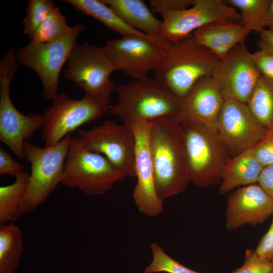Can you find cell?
Instances as JSON below:
<instances>
[{
	"instance_id": "cell-37",
	"label": "cell",
	"mask_w": 273,
	"mask_h": 273,
	"mask_svg": "<svg viewBox=\"0 0 273 273\" xmlns=\"http://www.w3.org/2000/svg\"><path fill=\"white\" fill-rule=\"evenodd\" d=\"M257 44L259 50L273 54V30L266 28L259 33Z\"/></svg>"
},
{
	"instance_id": "cell-20",
	"label": "cell",
	"mask_w": 273,
	"mask_h": 273,
	"mask_svg": "<svg viewBox=\"0 0 273 273\" xmlns=\"http://www.w3.org/2000/svg\"><path fill=\"white\" fill-rule=\"evenodd\" d=\"M102 1L130 27L147 35L160 38L159 33L162 21L154 16L143 1Z\"/></svg>"
},
{
	"instance_id": "cell-13",
	"label": "cell",
	"mask_w": 273,
	"mask_h": 273,
	"mask_svg": "<svg viewBox=\"0 0 273 273\" xmlns=\"http://www.w3.org/2000/svg\"><path fill=\"white\" fill-rule=\"evenodd\" d=\"M169 43L158 38L130 35L108 40L105 47L118 70L139 80L153 71Z\"/></svg>"
},
{
	"instance_id": "cell-26",
	"label": "cell",
	"mask_w": 273,
	"mask_h": 273,
	"mask_svg": "<svg viewBox=\"0 0 273 273\" xmlns=\"http://www.w3.org/2000/svg\"><path fill=\"white\" fill-rule=\"evenodd\" d=\"M271 0H226L225 3L240 11V24L258 34L267 28V14Z\"/></svg>"
},
{
	"instance_id": "cell-18",
	"label": "cell",
	"mask_w": 273,
	"mask_h": 273,
	"mask_svg": "<svg viewBox=\"0 0 273 273\" xmlns=\"http://www.w3.org/2000/svg\"><path fill=\"white\" fill-rule=\"evenodd\" d=\"M273 214V198L258 184L243 187L228 198L225 228L231 231L245 224L265 222Z\"/></svg>"
},
{
	"instance_id": "cell-27",
	"label": "cell",
	"mask_w": 273,
	"mask_h": 273,
	"mask_svg": "<svg viewBox=\"0 0 273 273\" xmlns=\"http://www.w3.org/2000/svg\"><path fill=\"white\" fill-rule=\"evenodd\" d=\"M74 26H70L60 9L55 7L49 14L30 40L35 42H48L58 39L71 32Z\"/></svg>"
},
{
	"instance_id": "cell-5",
	"label": "cell",
	"mask_w": 273,
	"mask_h": 273,
	"mask_svg": "<svg viewBox=\"0 0 273 273\" xmlns=\"http://www.w3.org/2000/svg\"><path fill=\"white\" fill-rule=\"evenodd\" d=\"M71 139L67 135L57 144L44 148L24 142V156L31 164V173L21 216L35 211L61 183Z\"/></svg>"
},
{
	"instance_id": "cell-21",
	"label": "cell",
	"mask_w": 273,
	"mask_h": 273,
	"mask_svg": "<svg viewBox=\"0 0 273 273\" xmlns=\"http://www.w3.org/2000/svg\"><path fill=\"white\" fill-rule=\"evenodd\" d=\"M263 168L255 156L252 148L233 157L220 181L219 194L228 193L238 187L255 184Z\"/></svg>"
},
{
	"instance_id": "cell-23",
	"label": "cell",
	"mask_w": 273,
	"mask_h": 273,
	"mask_svg": "<svg viewBox=\"0 0 273 273\" xmlns=\"http://www.w3.org/2000/svg\"><path fill=\"white\" fill-rule=\"evenodd\" d=\"M29 179V174L23 171L16 176L15 181L0 187V223L13 222L21 216Z\"/></svg>"
},
{
	"instance_id": "cell-22",
	"label": "cell",
	"mask_w": 273,
	"mask_h": 273,
	"mask_svg": "<svg viewBox=\"0 0 273 273\" xmlns=\"http://www.w3.org/2000/svg\"><path fill=\"white\" fill-rule=\"evenodd\" d=\"M61 1L70 4L80 13L97 19L107 27L118 32L122 36L138 35L148 37H156L130 27L102 0H64Z\"/></svg>"
},
{
	"instance_id": "cell-28",
	"label": "cell",
	"mask_w": 273,
	"mask_h": 273,
	"mask_svg": "<svg viewBox=\"0 0 273 273\" xmlns=\"http://www.w3.org/2000/svg\"><path fill=\"white\" fill-rule=\"evenodd\" d=\"M55 7L52 1H28L26 17L22 21L23 33L31 40L36 30Z\"/></svg>"
},
{
	"instance_id": "cell-3",
	"label": "cell",
	"mask_w": 273,
	"mask_h": 273,
	"mask_svg": "<svg viewBox=\"0 0 273 273\" xmlns=\"http://www.w3.org/2000/svg\"><path fill=\"white\" fill-rule=\"evenodd\" d=\"M181 127L190 182L200 187L220 183L233 156L218 132L195 122H182Z\"/></svg>"
},
{
	"instance_id": "cell-36",
	"label": "cell",
	"mask_w": 273,
	"mask_h": 273,
	"mask_svg": "<svg viewBox=\"0 0 273 273\" xmlns=\"http://www.w3.org/2000/svg\"><path fill=\"white\" fill-rule=\"evenodd\" d=\"M258 183L265 192L273 198V165L264 167Z\"/></svg>"
},
{
	"instance_id": "cell-4",
	"label": "cell",
	"mask_w": 273,
	"mask_h": 273,
	"mask_svg": "<svg viewBox=\"0 0 273 273\" xmlns=\"http://www.w3.org/2000/svg\"><path fill=\"white\" fill-rule=\"evenodd\" d=\"M118 101L108 112L131 127L140 121H150L167 115H178L181 99L155 78L146 76L116 87Z\"/></svg>"
},
{
	"instance_id": "cell-7",
	"label": "cell",
	"mask_w": 273,
	"mask_h": 273,
	"mask_svg": "<svg viewBox=\"0 0 273 273\" xmlns=\"http://www.w3.org/2000/svg\"><path fill=\"white\" fill-rule=\"evenodd\" d=\"M126 177L104 155L86 149L78 138L71 139L61 184L97 196Z\"/></svg>"
},
{
	"instance_id": "cell-35",
	"label": "cell",
	"mask_w": 273,
	"mask_h": 273,
	"mask_svg": "<svg viewBox=\"0 0 273 273\" xmlns=\"http://www.w3.org/2000/svg\"><path fill=\"white\" fill-rule=\"evenodd\" d=\"M25 166L14 160L11 155L0 147V174L15 176L24 169Z\"/></svg>"
},
{
	"instance_id": "cell-8",
	"label": "cell",
	"mask_w": 273,
	"mask_h": 273,
	"mask_svg": "<svg viewBox=\"0 0 273 273\" xmlns=\"http://www.w3.org/2000/svg\"><path fill=\"white\" fill-rule=\"evenodd\" d=\"M118 70L105 46L100 47L87 42H76L64 74L67 79L83 89L85 96L110 101L109 98L116 87L110 75Z\"/></svg>"
},
{
	"instance_id": "cell-30",
	"label": "cell",
	"mask_w": 273,
	"mask_h": 273,
	"mask_svg": "<svg viewBox=\"0 0 273 273\" xmlns=\"http://www.w3.org/2000/svg\"><path fill=\"white\" fill-rule=\"evenodd\" d=\"M232 273H273V262L260 259L254 250L247 249L244 263Z\"/></svg>"
},
{
	"instance_id": "cell-19",
	"label": "cell",
	"mask_w": 273,
	"mask_h": 273,
	"mask_svg": "<svg viewBox=\"0 0 273 273\" xmlns=\"http://www.w3.org/2000/svg\"><path fill=\"white\" fill-rule=\"evenodd\" d=\"M250 32L240 23L219 22L205 25L192 35L221 60L237 44L245 41Z\"/></svg>"
},
{
	"instance_id": "cell-38",
	"label": "cell",
	"mask_w": 273,
	"mask_h": 273,
	"mask_svg": "<svg viewBox=\"0 0 273 273\" xmlns=\"http://www.w3.org/2000/svg\"><path fill=\"white\" fill-rule=\"evenodd\" d=\"M267 28L273 30V0L271 1L267 11Z\"/></svg>"
},
{
	"instance_id": "cell-17",
	"label": "cell",
	"mask_w": 273,
	"mask_h": 273,
	"mask_svg": "<svg viewBox=\"0 0 273 273\" xmlns=\"http://www.w3.org/2000/svg\"><path fill=\"white\" fill-rule=\"evenodd\" d=\"M225 101L221 89L213 78L203 77L181 99L176 117L180 122L200 123L217 132L218 118Z\"/></svg>"
},
{
	"instance_id": "cell-25",
	"label": "cell",
	"mask_w": 273,
	"mask_h": 273,
	"mask_svg": "<svg viewBox=\"0 0 273 273\" xmlns=\"http://www.w3.org/2000/svg\"><path fill=\"white\" fill-rule=\"evenodd\" d=\"M247 104L258 121L273 127V81L261 76Z\"/></svg>"
},
{
	"instance_id": "cell-34",
	"label": "cell",
	"mask_w": 273,
	"mask_h": 273,
	"mask_svg": "<svg viewBox=\"0 0 273 273\" xmlns=\"http://www.w3.org/2000/svg\"><path fill=\"white\" fill-rule=\"evenodd\" d=\"M269 228L261 237L256 249V254L261 259L273 262V214Z\"/></svg>"
},
{
	"instance_id": "cell-2",
	"label": "cell",
	"mask_w": 273,
	"mask_h": 273,
	"mask_svg": "<svg viewBox=\"0 0 273 273\" xmlns=\"http://www.w3.org/2000/svg\"><path fill=\"white\" fill-rule=\"evenodd\" d=\"M220 61L191 35L170 42L153 71L156 79L183 99L198 79L211 76Z\"/></svg>"
},
{
	"instance_id": "cell-1",
	"label": "cell",
	"mask_w": 273,
	"mask_h": 273,
	"mask_svg": "<svg viewBox=\"0 0 273 273\" xmlns=\"http://www.w3.org/2000/svg\"><path fill=\"white\" fill-rule=\"evenodd\" d=\"M148 147L155 186L163 201L185 191L190 182L183 153L181 122L167 115L150 121Z\"/></svg>"
},
{
	"instance_id": "cell-10",
	"label": "cell",
	"mask_w": 273,
	"mask_h": 273,
	"mask_svg": "<svg viewBox=\"0 0 273 273\" xmlns=\"http://www.w3.org/2000/svg\"><path fill=\"white\" fill-rule=\"evenodd\" d=\"M52 106L44 111L45 123L41 139L45 147L54 146L81 125L96 120L108 111L110 101L84 96L72 99L64 93H58Z\"/></svg>"
},
{
	"instance_id": "cell-32",
	"label": "cell",
	"mask_w": 273,
	"mask_h": 273,
	"mask_svg": "<svg viewBox=\"0 0 273 273\" xmlns=\"http://www.w3.org/2000/svg\"><path fill=\"white\" fill-rule=\"evenodd\" d=\"M251 56L261 75L273 81V54L259 50L251 53Z\"/></svg>"
},
{
	"instance_id": "cell-6",
	"label": "cell",
	"mask_w": 273,
	"mask_h": 273,
	"mask_svg": "<svg viewBox=\"0 0 273 273\" xmlns=\"http://www.w3.org/2000/svg\"><path fill=\"white\" fill-rule=\"evenodd\" d=\"M16 52L11 48L0 60V141L18 158L23 159L24 142L43 127L45 117L40 114H23L12 102L10 85L18 69Z\"/></svg>"
},
{
	"instance_id": "cell-24",
	"label": "cell",
	"mask_w": 273,
	"mask_h": 273,
	"mask_svg": "<svg viewBox=\"0 0 273 273\" xmlns=\"http://www.w3.org/2000/svg\"><path fill=\"white\" fill-rule=\"evenodd\" d=\"M24 251L20 229L13 224L0 225V273H14Z\"/></svg>"
},
{
	"instance_id": "cell-33",
	"label": "cell",
	"mask_w": 273,
	"mask_h": 273,
	"mask_svg": "<svg viewBox=\"0 0 273 273\" xmlns=\"http://www.w3.org/2000/svg\"><path fill=\"white\" fill-rule=\"evenodd\" d=\"M153 12L161 15L164 13L183 10L191 7L193 0H150Z\"/></svg>"
},
{
	"instance_id": "cell-31",
	"label": "cell",
	"mask_w": 273,
	"mask_h": 273,
	"mask_svg": "<svg viewBox=\"0 0 273 273\" xmlns=\"http://www.w3.org/2000/svg\"><path fill=\"white\" fill-rule=\"evenodd\" d=\"M252 150L257 159L264 167L273 165V127L267 128L263 138Z\"/></svg>"
},
{
	"instance_id": "cell-15",
	"label": "cell",
	"mask_w": 273,
	"mask_h": 273,
	"mask_svg": "<svg viewBox=\"0 0 273 273\" xmlns=\"http://www.w3.org/2000/svg\"><path fill=\"white\" fill-rule=\"evenodd\" d=\"M261 76L244 41L220 61L211 77L225 100L231 99L247 103Z\"/></svg>"
},
{
	"instance_id": "cell-14",
	"label": "cell",
	"mask_w": 273,
	"mask_h": 273,
	"mask_svg": "<svg viewBox=\"0 0 273 273\" xmlns=\"http://www.w3.org/2000/svg\"><path fill=\"white\" fill-rule=\"evenodd\" d=\"M266 129L247 103L231 99L225 101L218 118L217 131L233 157L256 146Z\"/></svg>"
},
{
	"instance_id": "cell-11",
	"label": "cell",
	"mask_w": 273,
	"mask_h": 273,
	"mask_svg": "<svg viewBox=\"0 0 273 273\" xmlns=\"http://www.w3.org/2000/svg\"><path fill=\"white\" fill-rule=\"evenodd\" d=\"M77 132L86 149L104 155L126 176L135 177V140L131 127L107 120L89 130L78 129Z\"/></svg>"
},
{
	"instance_id": "cell-12",
	"label": "cell",
	"mask_w": 273,
	"mask_h": 273,
	"mask_svg": "<svg viewBox=\"0 0 273 273\" xmlns=\"http://www.w3.org/2000/svg\"><path fill=\"white\" fill-rule=\"evenodd\" d=\"M161 16L159 37L169 42L190 36L196 29L209 23H240L241 21L237 9L222 0H193L191 7L165 13Z\"/></svg>"
},
{
	"instance_id": "cell-9",
	"label": "cell",
	"mask_w": 273,
	"mask_h": 273,
	"mask_svg": "<svg viewBox=\"0 0 273 273\" xmlns=\"http://www.w3.org/2000/svg\"><path fill=\"white\" fill-rule=\"evenodd\" d=\"M85 27L81 24L74 26L67 35L54 41L38 43L32 41L17 50L18 63L35 71L43 88V97L51 100L58 93L59 76L64 64L68 61L77 38Z\"/></svg>"
},
{
	"instance_id": "cell-29",
	"label": "cell",
	"mask_w": 273,
	"mask_h": 273,
	"mask_svg": "<svg viewBox=\"0 0 273 273\" xmlns=\"http://www.w3.org/2000/svg\"><path fill=\"white\" fill-rule=\"evenodd\" d=\"M150 248L153 259L145 269L144 273H201L191 269L175 260L156 243H152Z\"/></svg>"
},
{
	"instance_id": "cell-16",
	"label": "cell",
	"mask_w": 273,
	"mask_h": 273,
	"mask_svg": "<svg viewBox=\"0 0 273 273\" xmlns=\"http://www.w3.org/2000/svg\"><path fill=\"white\" fill-rule=\"evenodd\" d=\"M150 124V121H140L131 126L135 140V168L137 179L132 195L140 212L155 217L162 212L163 206L156 192L148 147V136Z\"/></svg>"
}]
</instances>
